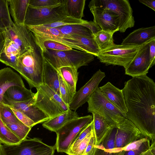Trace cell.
<instances>
[{"label": "cell", "mask_w": 155, "mask_h": 155, "mask_svg": "<svg viewBox=\"0 0 155 155\" xmlns=\"http://www.w3.org/2000/svg\"><path fill=\"white\" fill-rule=\"evenodd\" d=\"M35 94L31 89H28L25 86H13L5 92L4 96L15 102H23L33 98Z\"/></svg>", "instance_id": "cell-27"}, {"label": "cell", "mask_w": 155, "mask_h": 155, "mask_svg": "<svg viewBox=\"0 0 155 155\" xmlns=\"http://www.w3.org/2000/svg\"><path fill=\"white\" fill-rule=\"evenodd\" d=\"M105 76V73L100 69L94 74L91 79L76 91L69 105V108L75 111L87 102L91 96L99 87V84Z\"/></svg>", "instance_id": "cell-16"}, {"label": "cell", "mask_w": 155, "mask_h": 155, "mask_svg": "<svg viewBox=\"0 0 155 155\" xmlns=\"http://www.w3.org/2000/svg\"><path fill=\"white\" fill-rule=\"evenodd\" d=\"M144 137L137 127L126 118L117 128L115 148L123 155V147Z\"/></svg>", "instance_id": "cell-14"}, {"label": "cell", "mask_w": 155, "mask_h": 155, "mask_svg": "<svg viewBox=\"0 0 155 155\" xmlns=\"http://www.w3.org/2000/svg\"><path fill=\"white\" fill-rule=\"evenodd\" d=\"M97 5L114 12L118 16L119 31L124 32L133 27L135 21L133 10L128 0H94Z\"/></svg>", "instance_id": "cell-10"}, {"label": "cell", "mask_w": 155, "mask_h": 155, "mask_svg": "<svg viewBox=\"0 0 155 155\" xmlns=\"http://www.w3.org/2000/svg\"><path fill=\"white\" fill-rule=\"evenodd\" d=\"M150 140L146 137L135 141L122 149L123 155H140L150 148Z\"/></svg>", "instance_id": "cell-28"}, {"label": "cell", "mask_w": 155, "mask_h": 155, "mask_svg": "<svg viewBox=\"0 0 155 155\" xmlns=\"http://www.w3.org/2000/svg\"><path fill=\"white\" fill-rule=\"evenodd\" d=\"M43 58L41 51L30 49L18 58L16 71L26 80L31 88L43 84Z\"/></svg>", "instance_id": "cell-2"}, {"label": "cell", "mask_w": 155, "mask_h": 155, "mask_svg": "<svg viewBox=\"0 0 155 155\" xmlns=\"http://www.w3.org/2000/svg\"><path fill=\"white\" fill-rule=\"evenodd\" d=\"M21 54L19 46L8 39L4 40V44L0 53V61L16 71L18 58Z\"/></svg>", "instance_id": "cell-19"}, {"label": "cell", "mask_w": 155, "mask_h": 155, "mask_svg": "<svg viewBox=\"0 0 155 155\" xmlns=\"http://www.w3.org/2000/svg\"><path fill=\"white\" fill-rule=\"evenodd\" d=\"M60 96L64 102L69 105L71 102L73 96L63 79L59 74Z\"/></svg>", "instance_id": "cell-38"}, {"label": "cell", "mask_w": 155, "mask_h": 155, "mask_svg": "<svg viewBox=\"0 0 155 155\" xmlns=\"http://www.w3.org/2000/svg\"><path fill=\"white\" fill-rule=\"evenodd\" d=\"M93 117V130L95 138V145L101 144L114 128L110 126L101 116L92 113Z\"/></svg>", "instance_id": "cell-25"}, {"label": "cell", "mask_w": 155, "mask_h": 155, "mask_svg": "<svg viewBox=\"0 0 155 155\" xmlns=\"http://www.w3.org/2000/svg\"><path fill=\"white\" fill-rule=\"evenodd\" d=\"M40 51L42 58L57 70L65 66L74 67L78 69L88 65L94 60L95 57L92 54L73 49L64 51L48 49Z\"/></svg>", "instance_id": "cell-3"}, {"label": "cell", "mask_w": 155, "mask_h": 155, "mask_svg": "<svg viewBox=\"0 0 155 155\" xmlns=\"http://www.w3.org/2000/svg\"><path fill=\"white\" fill-rule=\"evenodd\" d=\"M14 23L10 14L8 0H0V31L10 27Z\"/></svg>", "instance_id": "cell-33"}, {"label": "cell", "mask_w": 155, "mask_h": 155, "mask_svg": "<svg viewBox=\"0 0 155 155\" xmlns=\"http://www.w3.org/2000/svg\"><path fill=\"white\" fill-rule=\"evenodd\" d=\"M66 35H77L93 38L90 30L82 24H73L55 28Z\"/></svg>", "instance_id": "cell-30"}, {"label": "cell", "mask_w": 155, "mask_h": 155, "mask_svg": "<svg viewBox=\"0 0 155 155\" xmlns=\"http://www.w3.org/2000/svg\"><path fill=\"white\" fill-rule=\"evenodd\" d=\"M63 0H30L29 6L35 8L51 7L61 4Z\"/></svg>", "instance_id": "cell-41"}, {"label": "cell", "mask_w": 155, "mask_h": 155, "mask_svg": "<svg viewBox=\"0 0 155 155\" xmlns=\"http://www.w3.org/2000/svg\"><path fill=\"white\" fill-rule=\"evenodd\" d=\"M4 44V40L2 33L0 34V53L2 50Z\"/></svg>", "instance_id": "cell-49"}, {"label": "cell", "mask_w": 155, "mask_h": 155, "mask_svg": "<svg viewBox=\"0 0 155 155\" xmlns=\"http://www.w3.org/2000/svg\"><path fill=\"white\" fill-rule=\"evenodd\" d=\"M82 25L89 29L93 35L102 30L101 27L94 21L86 20L85 23Z\"/></svg>", "instance_id": "cell-44"}, {"label": "cell", "mask_w": 155, "mask_h": 155, "mask_svg": "<svg viewBox=\"0 0 155 155\" xmlns=\"http://www.w3.org/2000/svg\"><path fill=\"white\" fill-rule=\"evenodd\" d=\"M116 32L101 30L93 35L94 39L101 51L107 49L114 44L113 35Z\"/></svg>", "instance_id": "cell-31"}, {"label": "cell", "mask_w": 155, "mask_h": 155, "mask_svg": "<svg viewBox=\"0 0 155 155\" xmlns=\"http://www.w3.org/2000/svg\"><path fill=\"white\" fill-rule=\"evenodd\" d=\"M93 130L75 148L69 150L66 153L68 155H83Z\"/></svg>", "instance_id": "cell-40"}, {"label": "cell", "mask_w": 155, "mask_h": 155, "mask_svg": "<svg viewBox=\"0 0 155 155\" xmlns=\"http://www.w3.org/2000/svg\"><path fill=\"white\" fill-rule=\"evenodd\" d=\"M130 120L151 142L155 141V83L147 75L132 78L122 90Z\"/></svg>", "instance_id": "cell-1"}, {"label": "cell", "mask_w": 155, "mask_h": 155, "mask_svg": "<svg viewBox=\"0 0 155 155\" xmlns=\"http://www.w3.org/2000/svg\"><path fill=\"white\" fill-rule=\"evenodd\" d=\"M1 32L0 31V34H1Z\"/></svg>", "instance_id": "cell-51"}, {"label": "cell", "mask_w": 155, "mask_h": 155, "mask_svg": "<svg viewBox=\"0 0 155 155\" xmlns=\"http://www.w3.org/2000/svg\"><path fill=\"white\" fill-rule=\"evenodd\" d=\"M99 88L107 99L126 117L127 110L122 90L109 82Z\"/></svg>", "instance_id": "cell-17"}, {"label": "cell", "mask_w": 155, "mask_h": 155, "mask_svg": "<svg viewBox=\"0 0 155 155\" xmlns=\"http://www.w3.org/2000/svg\"><path fill=\"white\" fill-rule=\"evenodd\" d=\"M140 155H155V141L151 142L149 149Z\"/></svg>", "instance_id": "cell-48"}, {"label": "cell", "mask_w": 155, "mask_h": 155, "mask_svg": "<svg viewBox=\"0 0 155 155\" xmlns=\"http://www.w3.org/2000/svg\"><path fill=\"white\" fill-rule=\"evenodd\" d=\"M155 38V26L141 28L134 30L124 38L121 45H141Z\"/></svg>", "instance_id": "cell-18"}, {"label": "cell", "mask_w": 155, "mask_h": 155, "mask_svg": "<svg viewBox=\"0 0 155 155\" xmlns=\"http://www.w3.org/2000/svg\"><path fill=\"white\" fill-rule=\"evenodd\" d=\"M43 58V84L48 86L60 95L59 72L57 69Z\"/></svg>", "instance_id": "cell-22"}, {"label": "cell", "mask_w": 155, "mask_h": 155, "mask_svg": "<svg viewBox=\"0 0 155 155\" xmlns=\"http://www.w3.org/2000/svg\"><path fill=\"white\" fill-rule=\"evenodd\" d=\"M78 70L76 68L72 66L63 67L57 70L73 97L76 91V84L79 74Z\"/></svg>", "instance_id": "cell-26"}, {"label": "cell", "mask_w": 155, "mask_h": 155, "mask_svg": "<svg viewBox=\"0 0 155 155\" xmlns=\"http://www.w3.org/2000/svg\"><path fill=\"white\" fill-rule=\"evenodd\" d=\"M0 155H5L3 145L0 142Z\"/></svg>", "instance_id": "cell-50"}, {"label": "cell", "mask_w": 155, "mask_h": 155, "mask_svg": "<svg viewBox=\"0 0 155 155\" xmlns=\"http://www.w3.org/2000/svg\"><path fill=\"white\" fill-rule=\"evenodd\" d=\"M79 117L75 111L69 109L62 114L43 122L42 126L49 130L55 132L69 121Z\"/></svg>", "instance_id": "cell-24"}, {"label": "cell", "mask_w": 155, "mask_h": 155, "mask_svg": "<svg viewBox=\"0 0 155 155\" xmlns=\"http://www.w3.org/2000/svg\"><path fill=\"white\" fill-rule=\"evenodd\" d=\"M9 107L13 112L17 118L24 124L31 128L35 125V123L31 119L22 112L12 107Z\"/></svg>", "instance_id": "cell-43"}, {"label": "cell", "mask_w": 155, "mask_h": 155, "mask_svg": "<svg viewBox=\"0 0 155 155\" xmlns=\"http://www.w3.org/2000/svg\"><path fill=\"white\" fill-rule=\"evenodd\" d=\"M141 45L114 44L107 49L100 51L96 57L101 62L106 66L118 65L125 68L133 59Z\"/></svg>", "instance_id": "cell-8"}, {"label": "cell", "mask_w": 155, "mask_h": 155, "mask_svg": "<svg viewBox=\"0 0 155 155\" xmlns=\"http://www.w3.org/2000/svg\"><path fill=\"white\" fill-rule=\"evenodd\" d=\"M36 45L40 50L51 49L56 51H64L72 49L59 42L50 40L43 41Z\"/></svg>", "instance_id": "cell-37"}, {"label": "cell", "mask_w": 155, "mask_h": 155, "mask_svg": "<svg viewBox=\"0 0 155 155\" xmlns=\"http://www.w3.org/2000/svg\"><path fill=\"white\" fill-rule=\"evenodd\" d=\"M64 0L58 5L46 7L35 8L28 6L25 16L26 25H44L55 22L67 17Z\"/></svg>", "instance_id": "cell-7"}, {"label": "cell", "mask_w": 155, "mask_h": 155, "mask_svg": "<svg viewBox=\"0 0 155 155\" xmlns=\"http://www.w3.org/2000/svg\"><path fill=\"white\" fill-rule=\"evenodd\" d=\"M88 7L93 15V21L102 30L116 32L119 31V19L116 13L97 5L94 0L90 1Z\"/></svg>", "instance_id": "cell-12"}, {"label": "cell", "mask_w": 155, "mask_h": 155, "mask_svg": "<svg viewBox=\"0 0 155 155\" xmlns=\"http://www.w3.org/2000/svg\"><path fill=\"white\" fill-rule=\"evenodd\" d=\"M25 86L21 77L9 67L0 70V103L6 91L13 86Z\"/></svg>", "instance_id": "cell-20"}, {"label": "cell", "mask_w": 155, "mask_h": 155, "mask_svg": "<svg viewBox=\"0 0 155 155\" xmlns=\"http://www.w3.org/2000/svg\"><path fill=\"white\" fill-rule=\"evenodd\" d=\"M35 95L31 99L23 102H15L4 96L1 103L22 112L31 119L35 125L43 123L49 117L35 104Z\"/></svg>", "instance_id": "cell-15"}, {"label": "cell", "mask_w": 155, "mask_h": 155, "mask_svg": "<svg viewBox=\"0 0 155 155\" xmlns=\"http://www.w3.org/2000/svg\"><path fill=\"white\" fill-rule=\"evenodd\" d=\"M116 131L114 128L101 144L95 145L92 155H122L115 148Z\"/></svg>", "instance_id": "cell-23"}, {"label": "cell", "mask_w": 155, "mask_h": 155, "mask_svg": "<svg viewBox=\"0 0 155 155\" xmlns=\"http://www.w3.org/2000/svg\"><path fill=\"white\" fill-rule=\"evenodd\" d=\"M93 120L88 115L71 120L55 132L57 137L54 145L58 152L67 153L78 134Z\"/></svg>", "instance_id": "cell-6"}, {"label": "cell", "mask_w": 155, "mask_h": 155, "mask_svg": "<svg viewBox=\"0 0 155 155\" xmlns=\"http://www.w3.org/2000/svg\"><path fill=\"white\" fill-rule=\"evenodd\" d=\"M5 155H54V146L48 145L37 138L25 139L19 143L3 145Z\"/></svg>", "instance_id": "cell-9"}, {"label": "cell", "mask_w": 155, "mask_h": 155, "mask_svg": "<svg viewBox=\"0 0 155 155\" xmlns=\"http://www.w3.org/2000/svg\"><path fill=\"white\" fill-rule=\"evenodd\" d=\"M95 140L94 130L87 145L83 155H92L94 146L95 145Z\"/></svg>", "instance_id": "cell-46"}, {"label": "cell", "mask_w": 155, "mask_h": 155, "mask_svg": "<svg viewBox=\"0 0 155 155\" xmlns=\"http://www.w3.org/2000/svg\"><path fill=\"white\" fill-rule=\"evenodd\" d=\"M86 21V20L83 19H78L71 17L67 16L60 21L42 26L46 27L56 28L71 25L83 24Z\"/></svg>", "instance_id": "cell-39"}, {"label": "cell", "mask_w": 155, "mask_h": 155, "mask_svg": "<svg viewBox=\"0 0 155 155\" xmlns=\"http://www.w3.org/2000/svg\"><path fill=\"white\" fill-rule=\"evenodd\" d=\"M152 40L141 45L133 59L124 68L125 74L133 78L148 73L151 68L149 50L150 42Z\"/></svg>", "instance_id": "cell-13"}, {"label": "cell", "mask_w": 155, "mask_h": 155, "mask_svg": "<svg viewBox=\"0 0 155 155\" xmlns=\"http://www.w3.org/2000/svg\"><path fill=\"white\" fill-rule=\"evenodd\" d=\"M76 40L79 41L84 49L85 52L92 54L96 57L101 51L94 38L84 37L77 35H72Z\"/></svg>", "instance_id": "cell-34"}, {"label": "cell", "mask_w": 155, "mask_h": 155, "mask_svg": "<svg viewBox=\"0 0 155 155\" xmlns=\"http://www.w3.org/2000/svg\"><path fill=\"white\" fill-rule=\"evenodd\" d=\"M36 89L35 104L48 115L49 119L58 116L70 109L60 95L47 85L42 84Z\"/></svg>", "instance_id": "cell-5"}, {"label": "cell", "mask_w": 155, "mask_h": 155, "mask_svg": "<svg viewBox=\"0 0 155 155\" xmlns=\"http://www.w3.org/2000/svg\"><path fill=\"white\" fill-rule=\"evenodd\" d=\"M4 38L14 42L20 48L22 54L28 50L38 47L32 33L25 24L14 23L10 27L0 30Z\"/></svg>", "instance_id": "cell-11"}, {"label": "cell", "mask_w": 155, "mask_h": 155, "mask_svg": "<svg viewBox=\"0 0 155 155\" xmlns=\"http://www.w3.org/2000/svg\"><path fill=\"white\" fill-rule=\"evenodd\" d=\"M9 11L13 22L17 25L25 24L30 0H8Z\"/></svg>", "instance_id": "cell-21"}, {"label": "cell", "mask_w": 155, "mask_h": 155, "mask_svg": "<svg viewBox=\"0 0 155 155\" xmlns=\"http://www.w3.org/2000/svg\"><path fill=\"white\" fill-rule=\"evenodd\" d=\"M149 55L151 68L155 64V38L152 39L150 42Z\"/></svg>", "instance_id": "cell-45"}, {"label": "cell", "mask_w": 155, "mask_h": 155, "mask_svg": "<svg viewBox=\"0 0 155 155\" xmlns=\"http://www.w3.org/2000/svg\"><path fill=\"white\" fill-rule=\"evenodd\" d=\"M0 115L2 120L5 124L20 121L10 108L2 103H0Z\"/></svg>", "instance_id": "cell-36"}, {"label": "cell", "mask_w": 155, "mask_h": 155, "mask_svg": "<svg viewBox=\"0 0 155 155\" xmlns=\"http://www.w3.org/2000/svg\"><path fill=\"white\" fill-rule=\"evenodd\" d=\"M5 125L18 137L21 141L26 138L31 128L26 126L21 121Z\"/></svg>", "instance_id": "cell-35"}, {"label": "cell", "mask_w": 155, "mask_h": 155, "mask_svg": "<svg viewBox=\"0 0 155 155\" xmlns=\"http://www.w3.org/2000/svg\"><path fill=\"white\" fill-rule=\"evenodd\" d=\"M21 140L3 123L0 115V142L3 144L12 145L19 143Z\"/></svg>", "instance_id": "cell-32"}, {"label": "cell", "mask_w": 155, "mask_h": 155, "mask_svg": "<svg viewBox=\"0 0 155 155\" xmlns=\"http://www.w3.org/2000/svg\"><path fill=\"white\" fill-rule=\"evenodd\" d=\"M93 129V120L78 134L74 141L69 150L75 148L91 132Z\"/></svg>", "instance_id": "cell-42"}, {"label": "cell", "mask_w": 155, "mask_h": 155, "mask_svg": "<svg viewBox=\"0 0 155 155\" xmlns=\"http://www.w3.org/2000/svg\"><path fill=\"white\" fill-rule=\"evenodd\" d=\"M87 102L88 112L100 116L113 128H117L126 118L107 99L99 87L91 96Z\"/></svg>", "instance_id": "cell-4"}, {"label": "cell", "mask_w": 155, "mask_h": 155, "mask_svg": "<svg viewBox=\"0 0 155 155\" xmlns=\"http://www.w3.org/2000/svg\"><path fill=\"white\" fill-rule=\"evenodd\" d=\"M139 2L155 11V0H139Z\"/></svg>", "instance_id": "cell-47"}, {"label": "cell", "mask_w": 155, "mask_h": 155, "mask_svg": "<svg viewBox=\"0 0 155 155\" xmlns=\"http://www.w3.org/2000/svg\"><path fill=\"white\" fill-rule=\"evenodd\" d=\"M85 0H64L67 16L81 19L84 16Z\"/></svg>", "instance_id": "cell-29"}]
</instances>
